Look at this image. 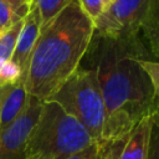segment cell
<instances>
[{
	"instance_id": "cell-1",
	"label": "cell",
	"mask_w": 159,
	"mask_h": 159,
	"mask_svg": "<svg viewBox=\"0 0 159 159\" xmlns=\"http://www.w3.org/2000/svg\"><path fill=\"white\" fill-rule=\"evenodd\" d=\"M93 67L99 82L104 122L102 142L124 139L143 118L158 114L157 87L138 58L153 60L140 39L92 36Z\"/></svg>"
},
{
	"instance_id": "cell-2",
	"label": "cell",
	"mask_w": 159,
	"mask_h": 159,
	"mask_svg": "<svg viewBox=\"0 0 159 159\" xmlns=\"http://www.w3.org/2000/svg\"><path fill=\"white\" fill-rule=\"evenodd\" d=\"M94 31L93 21L77 1L41 26L25 77L29 96L51 97L80 67Z\"/></svg>"
},
{
	"instance_id": "cell-3",
	"label": "cell",
	"mask_w": 159,
	"mask_h": 159,
	"mask_svg": "<svg viewBox=\"0 0 159 159\" xmlns=\"http://www.w3.org/2000/svg\"><path fill=\"white\" fill-rule=\"evenodd\" d=\"M94 142L83 125L56 102L42 101L24 159H61Z\"/></svg>"
},
{
	"instance_id": "cell-4",
	"label": "cell",
	"mask_w": 159,
	"mask_h": 159,
	"mask_svg": "<svg viewBox=\"0 0 159 159\" xmlns=\"http://www.w3.org/2000/svg\"><path fill=\"white\" fill-rule=\"evenodd\" d=\"M157 6L158 0H114L93 22V35L111 39H142L157 55Z\"/></svg>"
},
{
	"instance_id": "cell-5",
	"label": "cell",
	"mask_w": 159,
	"mask_h": 159,
	"mask_svg": "<svg viewBox=\"0 0 159 159\" xmlns=\"http://www.w3.org/2000/svg\"><path fill=\"white\" fill-rule=\"evenodd\" d=\"M46 101L56 102L83 125L94 142H101L104 104L94 68L78 67Z\"/></svg>"
},
{
	"instance_id": "cell-6",
	"label": "cell",
	"mask_w": 159,
	"mask_h": 159,
	"mask_svg": "<svg viewBox=\"0 0 159 159\" xmlns=\"http://www.w3.org/2000/svg\"><path fill=\"white\" fill-rule=\"evenodd\" d=\"M41 106L42 101L29 96L22 114L0 134V159H24L27 138L39 118Z\"/></svg>"
},
{
	"instance_id": "cell-7",
	"label": "cell",
	"mask_w": 159,
	"mask_h": 159,
	"mask_svg": "<svg viewBox=\"0 0 159 159\" xmlns=\"http://www.w3.org/2000/svg\"><path fill=\"white\" fill-rule=\"evenodd\" d=\"M40 29H41L40 12H39V9L35 1L32 0L29 12L22 19V26L17 36L16 46H15V50L11 57V61L20 68L24 81L26 77L31 52L34 50V46L40 34Z\"/></svg>"
},
{
	"instance_id": "cell-8",
	"label": "cell",
	"mask_w": 159,
	"mask_h": 159,
	"mask_svg": "<svg viewBox=\"0 0 159 159\" xmlns=\"http://www.w3.org/2000/svg\"><path fill=\"white\" fill-rule=\"evenodd\" d=\"M157 123V114L148 116L138 122L123 139L118 159H148L152 132Z\"/></svg>"
},
{
	"instance_id": "cell-9",
	"label": "cell",
	"mask_w": 159,
	"mask_h": 159,
	"mask_svg": "<svg viewBox=\"0 0 159 159\" xmlns=\"http://www.w3.org/2000/svg\"><path fill=\"white\" fill-rule=\"evenodd\" d=\"M27 101L29 94L22 80L5 87L0 102V134L22 114Z\"/></svg>"
},
{
	"instance_id": "cell-10",
	"label": "cell",
	"mask_w": 159,
	"mask_h": 159,
	"mask_svg": "<svg viewBox=\"0 0 159 159\" xmlns=\"http://www.w3.org/2000/svg\"><path fill=\"white\" fill-rule=\"evenodd\" d=\"M41 19V26L48 22L52 17H55L58 12H61L66 6L77 0H34Z\"/></svg>"
},
{
	"instance_id": "cell-11",
	"label": "cell",
	"mask_w": 159,
	"mask_h": 159,
	"mask_svg": "<svg viewBox=\"0 0 159 159\" xmlns=\"http://www.w3.org/2000/svg\"><path fill=\"white\" fill-rule=\"evenodd\" d=\"M25 12L6 4L0 2V34L11 27L14 24L21 21L25 17Z\"/></svg>"
},
{
	"instance_id": "cell-12",
	"label": "cell",
	"mask_w": 159,
	"mask_h": 159,
	"mask_svg": "<svg viewBox=\"0 0 159 159\" xmlns=\"http://www.w3.org/2000/svg\"><path fill=\"white\" fill-rule=\"evenodd\" d=\"M61 159H104L103 158V148L101 142H92L89 145L83 149L75 152L70 155H66Z\"/></svg>"
},
{
	"instance_id": "cell-13",
	"label": "cell",
	"mask_w": 159,
	"mask_h": 159,
	"mask_svg": "<svg viewBox=\"0 0 159 159\" xmlns=\"http://www.w3.org/2000/svg\"><path fill=\"white\" fill-rule=\"evenodd\" d=\"M77 2L93 22L97 20V17L102 14L104 9L103 0H77Z\"/></svg>"
},
{
	"instance_id": "cell-14",
	"label": "cell",
	"mask_w": 159,
	"mask_h": 159,
	"mask_svg": "<svg viewBox=\"0 0 159 159\" xmlns=\"http://www.w3.org/2000/svg\"><path fill=\"white\" fill-rule=\"evenodd\" d=\"M102 148H103V158L104 159H118L119 150L123 143V139L117 140V142H102Z\"/></svg>"
},
{
	"instance_id": "cell-15",
	"label": "cell",
	"mask_w": 159,
	"mask_h": 159,
	"mask_svg": "<svg viewBox=\"0 0 159 159\" xmlns=\"http://www.w3.org/2000/svg\"><path fill=\"white\" fill-rule=\"evenodd\" d=\"M0 2H6L16 9H19L20 11L27 14L29 10H30V6H31V2L32 0H0Z\"/></svg>"
},
{
	"instance_id": "cell-16",
	"label": "cell",
	"mask_w": 159,
	"mask_h": 159,
	"mask_svg": "<svg viewBox=\"0 0 159 159\" xmlns=\"http://www.w3.org/2000/svg\"><path fill=\"white\" fill-rule=\"evenodd\" d=\"M113 1H114V0H103V6H104V9H106L107 6H109ZM104 9H103V10H104Z\"/></svg>"
},
{
	"instance_id": "cell-17",
	"label": "cell",
	"mask_w": 159,
	"mask_h": 159,
	"mask_svg": "<svg viewBox=\"0 0 159 159\" xmlns=\"http://www.w3.org/2000/svg\"><path fill=\"white\" fill-rule=\"evenodd\" d=\"M6 86H7V84H6ZM6 86H0V102H1V97H2V93H4Z\"/></svg>"
}]
</instances>
